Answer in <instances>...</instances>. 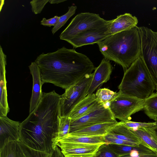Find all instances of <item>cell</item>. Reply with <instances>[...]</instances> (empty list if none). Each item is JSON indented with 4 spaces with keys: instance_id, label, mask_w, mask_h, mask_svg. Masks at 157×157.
<instances>
[{
    "instance_id": "obj_1",
    "label": "cell",
    "mask_w": 157,
    "mask_h": 157,
    "mask_svg": "<svg viewBox=\"0 0 157 157\" xmlns=\"http://www.w3.org/2000/svg\"><path fill=\"white\" fill-rule=\"evenodd\" d=\"M60 98L55 90L43 92L36 108L20 123L21 141L34 150L51 154L57 146Z\"/></svg>"
},
{
    "instance_id": "obj_2",
    "label": "cell",
    "mask_w": 157,
    "mask_h": 157,
    "mask_svg": "<svg viewBox=\"0 0 157 157\" xmlns=\"http://www.w3.org/2000/svg\"><path fill=\"white\" fill-rule=\"evenodd\" d=\"M35 62L44 83H51L65 90L92 73L95 68L87 56L64 47L53 52L43 53Z\"/></svg>"
},
{
    "instance_id": "obj_3",
    "label": "cell",
    "mask_w": 157,
    "mask_h": 157,
    "mask_svg": "<svg viewBox=\"0 0 157 157\" xmlns=\"http://www.w3.org/2000/svg\"><path fill=\"white\" fill-rule=\"evenodd\" d=\"M97 44L104 58L120 65L124 71L141 53V37L137 26L114 34Z\"/></svg>"
},
{
    "instance_id": "obj_4",
    "label": "cell",
    "mask_w": 157,
    "mask_h": 157,
    "mask_svg": "<svg viewBox=\"0 0 157 157\" xmlns=\"http://www.w3.org/2000/svg\"><path fill=\"white\" fill-rule=\"evenodd\" d=\"M118 88L122 94L144 100L154 93L155 86L140 56L124 71Z\"/></svg>"
},
{
    "instance_id": "obj_5",
    "label": "cell",
    "mask_w": 157,
    "mask_h": 157,
    "mask_svg": "<svg viewBox=\"0 0 157 157\" xmlns=\"http://www.w3.org/2000/svg\"><path fill=\"white\" fill-rule=\"evenodd\" d=\"M113 20L107 21L98 14L89 12L78 14L59 35L60 39L68 41L71 39L87 31L99 29L111 22Z\"/></svg>"
},
{
    "instance_id": "obj_6",
    "label": "cell",
    "mask_w": 157,
    "mask_h": 157,
    "mask_svg": "<svg viewBox=\"0 0 157 157\" xmlns=\"http://www.w3.org/2000/svg\"><path fill=\"white\" fill-rule=\"evenodd\" d=\"M142 58L157 92V31L144 26L139 27Z\"/></svg>"
},
{
    "instance_id": "obj_7",
    "label": "cell",
    "mask_w": 157,
    "mask_h": 157,
    "mask_svg": "<svg viewBox=\"0 0 157 157\" xmlns=\"http://www.w3.org/2000/svg\"><path fill=\"white\" fill-rule=\"evenodd\" d=\"M93 75V73L86 75L61 95V117H68L75 106L86 97Z\"/></svg>"
},
{
    "instance_id": "obj_8",
    "label": "cell",
    "mask_w": 157,
    "mask_h": 157,
    "mask_svg": "<svg viewBox=\"0 0 157 157\" xmlns=\"http://www.w3.org/2000/svg\"><path fill=\"white\" fill-rule=\"evenodd\" d=\"M108 103L110 109L115 118L121 121H130L131 116L144 108V100L122 94Z\"/></svg>"
},
{
    "instance_id": "obj_9",
    "label": "cell",
    "mask_w": 157,
    "mask_h": 157,
    "mask_svg": "<svg viewBox=\"0 0 157 157\" xmlns=\"http://www.w3.org/2000/svg\"><path fill=\"white\" fill-rule=\"evenodd\" d=\"M117 121L110 109L108 103H102L83 116L71 120L69 134L97 124Z\"/></svg>"
},
{
    "instance_id": "obj_10",
    "label": "cell",
    "mask_w": 157,
    "mask_h": 157,
    "mask_svg": "<svg viewBox=\"0 0 157 157\" xmlns=\"http://www.w3.org/2000/svg\"><path fill=\"white\" fill-rule=\"evenodd\" d=\"M50 155L34 150L20 140L9 142L0 148V157H49Z\"/></svg>"
},
{
    "instance_id": "obj_11",
    "label": "cell",
    "mask_w": 157,
    "mask_h": 157,
    "mask_svg": "<svg viewBox=\"0 0 157 157\" xmlns=\"http://www.w3.org/2000/svg\"><path fill=\"white\" fill-rule=\"evenodd\" d=\"M112 21L101 28L81 33L71 39L67 42L75 48L86 45L97 44L111 36L109 34V30Z\"/></svg>"
},
{
    "instance_id": "obj_12",
    "label": "cell",
    "mask_w": 157,
    "mask_h": 157,
    "mask_svg": "<svg viewBox=\"0 0 157 157\" xmlns=\"http://www.w3.org/2000/svg\"><path fill=\"white\" fill-rule=\"evenodd\" d=\"M103 144H85L59 141L56 145L65 157H94Z\"/></svg>"
},
{
    "instance_id": "obj_13",
    "label": "cell",
    "mask_w": 157,
    "mask_h": 157,
    "mask_svg": "<svg viewBox=\"0 0 157 157\" xmlns=\"http://www.w3.org/2000/svg\"><path fill=\"white\" fill-rule=\"evenodd\" d=\"M20 123L7 116L0 117V148L9 142L20 140Z\"/></svg>"
},
{
    "instance_id": "obj_14",
    "label": "cell",
    "mask_w": 157,
    "mask_h": 157,
    "mask_svg": "<svg viewBox=\"0 0 157 157\" xmlns=\"http://www.w3.org/2000/svg\"><path fill=\"white\" fill-rule=\"evenodd\" d=\"M113 69V67L109 60L103 58L99 65L94 69L88 95L93 93L100 86L109 80Z\"/></svg>"
},
{
    "instance_id": "obj_15",
    "label": "cell",
    "mask_w": 157,
    "mask_h": 157,
    "mask_svg": "<svg viewBox=\"0 0 157 157\" xmlns=\"http://www.w3.org/2000/svg\"><path fill=\"white\" fill-rule=\"evenodd\" d=\"M33 81V88L30 101L29 114L36 108L42 97V87L44 83L41 78L40 69L35 62L31 63L29 66Z\"/></svg>"
},
{
    "instance_id": "obj_16",
    "label": "cell",
    "mask_w": 157,
    "mask_h": 157,
    "mask_svg": "<svg viewBox=\"0 0 157 157\" xmlns=\"http://www.w3.org/2000/svg\"><path fill=\"white\" fill-rule=\"evenodd\" d=\"M6 56L0 46V117L7 116L10 111L7 101L6 66Z\"/></svg>"
},
{
    "instance_id": "obj_17",
    "label": "cell",
    "mask_w": 157,
    "mask_h": 157,
    "mask_svg": "<svg viewBox=\"0 0 157 157\" xmlns=\"http://www.w3.org/2000/svg\"><path fill=\"white\" fill-rule=\"evenodd\" d=\"M102 103L94 94L87 95L73 108L68 117L71 120L77 119L90 112Z\"/></svg>"
},
{
    "instance_id": "obj_18",
    "label": "cell",
    "mask_w": 157,
    "mask_h": 157,
    "mask_svg": "<svg viewBox=\"0 0 157 157\" xmlns=\"http://www.w3.org/2000/svg\"><path fill=\"white\" fill-rule=\"evenodd\" d=\"M138 23L137 18L129 13H126L117 16L113 19L109 30V34L111 36L122 31L130 29Z\"/></svg>"
},
{
    "instance_id": "obj_19",
    "label": "cell",
    "mask_w": 157,
    "mask_h": 157,
    "mask_svg": "<svg viewBox=\"0 0 157 157\" xmlns=\"http://www.w3.org/2000/svg\"><path fill=\"white\" fill-rule=\"evenodd\" d=\"M107 134L130 142L139 144H146L133 130L124 125L121 121L118 122L110 129Z\"/></svg>"
},
{
    "instance_id": "obj_20",
    "label": "cell",
    "mask_w": 157,
    "mask_h": 157,
    "mask_svg": "<svg viewBox=\"0 0 157 157\" xmlns=\"http://www.w3.org/2000/svg\"><path fill=\"white\" fill-rule=\"evenodd\" d=\"M117 121L107 122L91 125L69 134L79 136H105L109 130L114 126Z\"/></svg>"
},
{
    "instance_id": "obj_21",
    "label": "cell",
    "mask_w": 157,
    "mask_h": 157,
    "mask_svg": "<svg viewBox=\"0 0 157 157\" xmlns=\"http://www.w3.org/2000/svg\"><path fill=\"white\" fill-rule=\"evenodd\" d=\"M60 141L85 144H106L105 136H79L71 135L69 134L67 137Z\"/></svg>"
},
{
    "instance_id": "obj_22",
    "label": "cell",
    "mask_w": 157,
    "mask_h": 157,
    "mask_svg": "<svg viewBox=\"0 0 157 157\" xmlns=\"http://www.w3.org/2000/svg\"><path fill=\"white\" fill-rule=\"evenodd\" d=\"M133 130L144 143L157 152V136L152 127L139 128Z\"/></svg>"
},
{
    "instance_id": "obj_23",
    "label": "cell",
    "mask_w": 157,
    "mask_h": 157,
    "mask_svg": "<svg viewBox=\"0 0 157 157\" xmlns=\"http://www.w3.org/2000/svg\"><path fill=\"white\" fill-rule=\"evenodd\" d=\"M143 110L150 119L153 120L157 118V92L154 93L144 100Z\"/></svg>"
},
{
    "instance_id": "obj_24",
    "label": "cell",
    "mask_w": 157,
    "mask_h": 157,
    "mask_svg": "<svg viewBox=\"0 0 157 157\" xmlns=\"http://www.w3.org/2000/svg\"><path fill=\"white\" fill-rule=\"evenodd\" d=\"M71 121L68 116L60 117L56 144L69 135Z\"/></svg>"
},
{
    "instance_id": "obj_25",
    "label": "cell",
    "mask_w": 157,
    "mask_h": 157,
    "mask_svg": "<svg viewBox=\"0 0 157 157\" xmlns=\"http://www.w3.org/2000/svg\"><path fill=\"white\" fill-rule=\"evenodd\" d=\"M119 93V91L114 92L108 89L104 88L98 90L95 95L101 103L106 104L115 98Z\"/></svg>"
},
{
    "instance_id": "obj_26",
    "label": "cell",
    "mask_w": 157,
    "mask_h": 157,
    "mask_svg": "<svg viewBox=\"0 0 157 157\" xmlns=\"http://www.w3.org/2000/svg\"><path fill=\"white\" fill-rule=\"evenodd\" d=\"M77 7L76 6H71L68 7V12L64 15L59 17L57 24L52 29L51 31L54 34L58 30L63 26L67 20L75 13Z\"/></svg>"
},
{
    "instance_id": "obj_27",
    "label": "cell",
    "mask_w": 157,
    "mask_h": 157,
    "mask_svg": "<svg viewBox=\"0 0 157 157\" xmlns=\"http://www.w3.org/2000/svg\"><path fill=\"white\" fill-rule=\"evenodd\" d=\"M107 144L114 152L119 155L120 156L128 154L135 147L114 144Z\"/></svg>"
},
{
    "instance_id": "obj_28",
    "label": "cell",
    "mask_w": 157,
    "mask_h": 157,
    "mask_svg": "<svg viewBox=\"0 0 157 157\" xmlns=\"http://www.w3.org/2000/svg\"><path fill=\"white\" fill-rule=\"evenodd\" d=\"M120 156L113 151L106 144L99 147L94 157H119Z\"/></svg>"
},
{
    "instance_id": "obj_29",
    "label": "cell",
    "mask_w": 157,
    "mask_h": 157,
    "mask_svg": "<svg viewBox=\"0 0 157 157\" xmlns=\"http://www.w3.org/2000/svg\"><path fill=\"white\" fill-rule=\"evenodd\" d=\"M121 122L124 125L132 130L139 128L152 127L156 124L155 122L142 123L132 121H130Z\"/></svg>"
},
{
    "instance_id": "obj_30",
    "label": "cell",
    "mask_w": 157,
    "mask_h": 157,
    "mask_svg": "<svg viewBox=\"0 0 157 157\" xmlns=\"http://www.w3.org/2000/svg\"><path fill=\"white\" fill-rule=\"evenodd\" d=\"M105 137L106 141V144H114L134 147H138L140 144L127 142L111 136L108 134H107L105 136Z\"/></svg>"
},
{
    "instance_id": "obj_31",
    "label": "cell",
    "mask_w": 157,
    "mask_h": 157,
    "mask_svg": "<svg viewBox=\"0 0 157 157\" xmlns=\"http://www.w3.org/2000/svg\"><path fill=\"white\" fill-rule=\"evenodd\" d=\"M50 0H33L30 2L32 10L35 14L40 13L46 4Z\"/></svg>"
},
{
    "instance_id": "obj_32",
    "label": "cell",
    "mask_w": 157,
    "mask_h": 157,
    "mask_svg": "<svg viewBox=\"0 0 157 157\" xmlns=\"http://www.w3.org/2000/svg\"><path fill=\"white\" fill-rule=\"evenodd\" d=\"M59 18V17L57 16H55L54 17L48 19L43 18L40 21V24L41 25L49 27L52 26H54L57 24Z\"/></svg>"
},
{
    "instance_id": "obj_33",
    "label": "cell",
    "mask_w": 157,
    "mask_h": 157,
    "mask_svg": "<svg viewBox=\"0 0 157 157\" xmlns=\"http://www.w3.org/2000/svg\"><path fill=\"white\" fill-rule=\"evenodd\" d=\"M49 157H65L61 151L60 149L57 145Z\"/></svg>"
},
{
    "instance_id": "obj_34",
    "label": "cell",
    "mask_w": 157,
    "mask_h": 157,
    "mask_svg": "<svg viewBox=\"0 0 157 157\" xmlns=\"http://www.w3.org/2000/svg\"><path fill=\"white\" fill-rule=\"evenodd\" d=\"M65 1L66 0H50L49 2L52 4H58Z\"/></svg>"
},
{
    "instance_id": "obj_35",
    "label": "cell",
    "mask_w": 157,
    "mask_h": 157,
    "mask_svg": "<svg viewBox=\"0 0 157 157\" xmlns=\"http://www.w3.org/2000/svg\"><path fill=\"white\" fill-rule=\"evenodd\" d=\"M155 122L156 123V124L155 125L152 126V128L155 132L157 136V118H155L153 119Z\"/></svg>"
},
{
    "instance_id": "obj_36",
    "label": "cell",
    "mask_w": 157,
    "mask_h": 157,
    "mask_svg": "<svg viewBox=\"0 0 157 157\" xmlns=\"http://www.w3.org/2000/svg\"><path fill=\"white\" fill-rule=\"evenodd\" d=\"M123 157V156H120V157Z\"/></svg>"
}]
</instances>
